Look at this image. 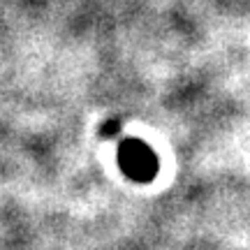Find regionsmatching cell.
<instances>
[{"label":"cell","instance_id":"6da1fadb","mask_svg":"<svg viewBox=\"0 0 250 250\" xmlns=\"http://www.w3.org/2000/svg\"><path fill=\"white\" fill-rule=\"evenodd\" d=\"M121 165H123L125 174H130L137 181H148L155 174V155L151 153L148 146H144L142 142H127L121 148Z\"/></svg>","mask_w":250,"mask_h":250}]
</instances>
